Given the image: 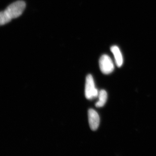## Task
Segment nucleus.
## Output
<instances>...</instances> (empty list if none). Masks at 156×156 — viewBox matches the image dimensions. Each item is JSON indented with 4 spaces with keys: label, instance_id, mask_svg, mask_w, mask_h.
<instances>
[{
    "label": "nucleus",
    "instance_id": "nucleus-1",
    "mask_svg": "<svg viewBox=\"0 0 156 156\" xmlns=\"http://www.w3.org/2000/svg\"><path fill=\"white\" fill-rule=\"evenodd\" d=\"M25 7V2L18 1L11 4L5 10L0 12V26L20 17L23 13Z\"/></svg>",
    "mask_w": 156,
    "mask_h": 156
},
{
    "label": "nucleus",
    "instance_id": "nucleus-2",
    "mask_svg": "<svg viewBox=\"0 0 156 156\" xmlns=\"http://www.w3.org/2000/svg\"><path fill=\"white\" fill-rule=\"evenodd\" d=\"M99 92L95 88L94 80L91 75H88L86 78L85 95L86 98L92 100L98 96Z\"/></svg>",
    "mask_w": 156,
    "mask_h": 156
},
{
    "label": "nucleus",
    "instance_id": "nucleus-3",
    "mask_svg": "<svg viewBox=\"0 0 156 156\" xmlns=\"http://www.w3.org/2000/svg\"><path fill=\"white\" fill-rule=\"evenodd\" d=\"M99 67L101 72L104 74L111 73L114 69V65L110 57L107 55H103L99 61Z\"/></svg>",
    "mask_w": 156,
    "mask_h": 156
},
{
    "label": "nucleus",
    "instance_id": "nucleus-4",
    "mask_svg": "<svg viewBox=\"0 0 156 156\" xmlns=\"http://www.w3.org/2000/svg\"><path fill=\"white\" fill-rule=\"evenodd\" d=\"M88 115L89 127L92 131H96L99 127L100 124L99 115L93 109H90L88 111Z\"/></svg>",
    "mask_w": 156,
    "mask_h": 156
},
{
    "label": "nucleus",
    "instance_id": "nucleus-5",
    "mask_svg": "<svg viewBox=\"0 0 156 156\" xmlns=\"http://www.w3.org/2000/svg\"><path fill=\"white\" fill-rule=\"evenodd\" d=\"M111 50L114 56L117 66L121 67L123 64V58L119 48L117 46H113L111 48Z\"/></svg>",
    "mask_w": 156,
    "mask_h": 156
},
{
    "label": "nucleus",
    "instance_id": "nucleus-6",
    "mask_svg": "<svg viewBox=\"0 0 156 156\" xmlns=\"http://www.w3.org/2000/svg\"><path fill=\"white\" fill-rule=\"evenodd\" d=\"M98 101L95 103V106L98 108L102 107L106 103L107 100V93L105 90H101L98 93Z\"/></svg>",
    "mask_w": 156,
    "mask_h": 156
}]
</instances>
